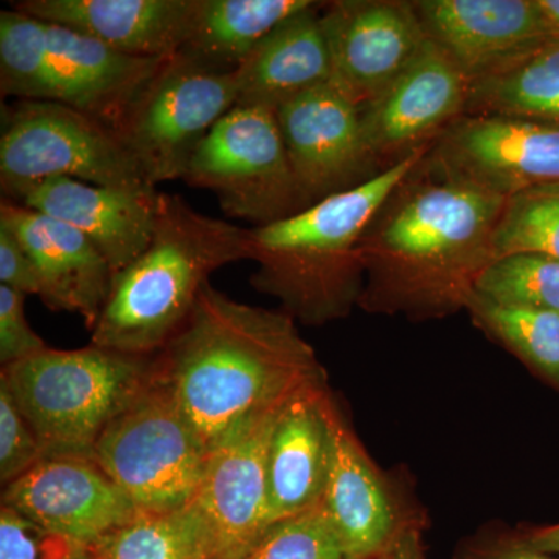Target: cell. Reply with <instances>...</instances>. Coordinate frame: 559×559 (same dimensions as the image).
Here are the masks:
<instances>
[{
  "label": "cell",
  "mask_w": 559,
  "mask_h": 559,
  "mask_svg": "<svg viewBox=\"0 0 559 559\" xmlns=\"http://www.w3.org/2000/svg\"><path fill=\"white\" fill-rule=\"evenodd\" d=\"M46 457L5 382L0 380V480L3 487L20 479Z\"/></svg>",
  "instance_id": "1f68e13d"
},
{
  "label": "cell",
  "mask_w": 559,
  "mask_h": 559,
  "mask_svg": "<svg viewBox=\"0 0 559 559\" xmlns=\"http://www.w3.org/2000/svg\"><path fill=\"white\" fill-rule=\"evenodd\" d=\"M320 24L329 46L331 81L360 108L380 97L428 43L414 2H323Z\"/></svg>",
  "instance_id": "4fadbf2b"
},
{
  "label": "cell",
  "mask_w": 559,
  "mask_h": 559,
  "mask_svg": "<svg viewBox=\"0 0 559 559\" xmlns=\"http://www.w3.org/2000/svg\"><path fill=\"white\" fill-rule=\"evenodd\" d=\"M24 294L0 285V364L9 367L47 349L25 318Z\"/></svg>",
  "instance_id": "d6a6232c"
},
{
  "label": "cell",
  "mask_w": 559,
  "mask_h": 559,
  "mask_svg": "<svg viewBox=\"0 0 559 559\" xmlns=\"http://www.w3.org/2000/svg\"><path fill=\"white\" fill-rule=\"evenodd\" d=\"M373 559H423L417 530L404 527L395 543Z\"/></svg>",
  "instance_id": "e575fe53"
},
{
  "label": "cell",
  "mask_w": 559,
  "mask_h": 559,
  "mask_svg": "<svg viewBox=\"0 0 559 559\" xmlns=\"http://www.w3.org/2000/svg\"><path fill=\"white\" fill-rule=\"evenodd\" d=\"M474 322L559 390L558 312L503 307L474 290L466 301Z\"/></svg>",
  "instance_id": "484cf974"
},
{
  "label": "cell",
  "mask_w": 559,
  "mask_h": 559,
  "mask_svg": "<svg viewBox=\"0 0 559 559\" xmlns=\"http://www.w3.org/2000/svg\"><path fill=\"white\" fill-rule=\"evenodd\" d=\"M240 260H248V229L160 191L148 248L114 275L91 344L157 355L186 325L210 275Z\"/></svg>",
  "instance_id": "277c9868"
},
{
  "label": "cell",
  "mask_w": 559,
  "mask_h": 559,
  "mask_svg": "<svg viewBox=\"0 0 559 559\" xmlns=\"http://www.w3.org/2000/svg\"><path fill=\"white\" fill-rule=\"evenodd\" d=\"M0 131V186L5 200L58 176L103 187L148 186L116 131L62 103L3 105Z\"/></svg>",
  "instance_id": "ba28073f"
},
{
  "label": "cell",
  "mask_w": 559,
  "mask_h": 559,
  "mask_svg": "<svg viewBox=\"0 0 559 559\" xmlns=\"http://www.w3.org/2000/svg\"><path fill=\"white\" fill-rule=\"evenodd\" d=\"M0 559H95L94 551L79 540L51 532L0 507Z\"/></svg>",
  "instance_id": "4dcf8cb0"
},
{
  "label": "cell",
  "mask_w": 559,
  "mask_h": 559,
  "mask_svg": "<svg viewBox=\"0 0 559 559\" xmlns=\"http://www.w3.org/2000/svg\"><path fill=\"white\" fill-rule=\"evenodd\" d=\"M426 36L469 81L549 43L536 0H418Z\"/></svg>",
  "instance_id": "e0dca14e"
},
{
  "label": "cell",
  "mask_w": 559,
  "mask_h": 559,
  "mask_svg": "<svg viewBox=\"0 0 559 559\" xmlns=\"http://www.w3.org/2000/svg\"><path fill=\"white\" fill-rule=\"evenodd\" d=\"M95 559H205L183 511L142 514L92 549Z\"/></svg>",
  "instance_id": "f1b7e54d"
},
{
  "label": "cell",
  "mask_w": 559,
  "mask_h": 559,
  "mask_svg": "<svg viewBox=\"0 0 559 559\" xmlns=\"http://www.w3.org/2000/svg\"><path fill=\"white\" fill-rule=\"evenodd\" d=\"M469 84L457 64L428 40L409 68L360 108L364 139L378 170L432 145L465 116Z\"/></svg>",
  "instance_id": "5bb4252c"
},
{
  "label": "cell",
  "mask_w": 559,
  "mask_h": 559,
  "mask_svg": "<svg viewBox=\"0 0 559 559\" xmlns=\"http://www.w3.org/2000/svg\"><path fill=\"white\" fill-rule=\"evenodd\" d=\"M476 559H559L555 555L543 554L522 546L521 543L510 544V546H500L496 549L484 551Z\"/></svg>",
  "instance_id": "8d00e7d4"
},
{
  "label": "cell",
  "mask_w": 559,
  "mask_h": 559,
  "mask_svg": "<svg viewBox=\"0 0 559 559\" xmlns=\"http://www.w3.org/2000/svg\"><path fill=\"white\" fill-rule=\"evenodd\" d=\"M336 407L325 381L307 385L280 411L267 451L272 524L316 509L333 460Z\"/></svg>",
  "instance_id": "d6986e66"
},
{
  "label": "cell",
  "mask_w": 559,
  "mask_h": 559,
  "mask_svg": "<svg viewBox=\"0 0 559 559\" xmlns=\"http://www.w3.org/2000/svg\"><path fill=\"white\" fill-rule=\"evenodd\" d=\"M157 366L209 454L246 419L325 381L294 319L207 285Z\"/></svg>",
  "instance_id": "7a4b0ae2"
},
{
  "label": "cell",
  "mask_w": 559,
  "mask_h": 559,
  "mask_svg": "<svg viewBox=\"0 0 559 559\" xmlns=\"http://www.w3.org/2000/svg\"><path fill=\"white\" fill-rule=\"evenodd\" d=\"M323 2L286 17L235 69L237 106L277 112L285 103L333 76L329 46L320 24Z\"/></svg>",
  "instance_id": "603a6c76"
},
{
  "label": "cell",
  "mask_w": 559,
  "mask_h": 559,
  "mask_svg": "<svg viewBox=\"0 0 559 559\" xmlns=\"http://www.w3.org/2000/svg\"><path fill=\"white\" fill-rule=\"evenodd\" d=\"M469 114L559 123V43L549 40L506 68L471 81L465 116Z\"/></svg>",
  "instance_id": "d4e9b609"
},
{
  "label": "cell",
  "mask_w": 559,
  "mask_h": 559,
  "mask_svg": "<svg viewBox=\"0 0 559 559\" xmlns=\"http://www.w3.org/2000/svg\"><path fill=\"white\" fill-rule=\"evenodd\" d=\"M39 22L46 49L60 73L64 105L112 131L167 61L121 53L83 33Z\"/></svg>",
  "instance_id": "44dd1931"
},
{
  "label": "cell",
  "mask_w": 559,
  "mask_h": 559,
  "mask_svg": "<svg viewBox=\"0 0 559 559\" xmlns=\"http://www.w3.org/2000/svg\"><path fill=\"white\" fill-rule=\"evenodd\" d=\"M430 156L474 186L509 198L539 187L559 186V123L469 114L448 128Z\"/></svg>",
  "instance_id": "8fae6325"
},
{
  "label": "cell",
  "mask_w": 559,
  "mask_h": 559,
  "mask_svg": "<svg viewBox=\"0 0 559 559\" xmlns=\"http://www.w3.org/2000/svg\"><path fill=\"white\" fill-rule=\"evenodd\" d=\"M0 285L24 296H39L35 264L16 235L3 224H0Z\"/></svg>",
  "instance_id": "836d02e7"
},
{
  "label": "cell",
  "mask_w": 559,
  "mask_h": 559,
  "mask_svg": "<svg viewBox=\"0 0 559 559\" xmlns=\"http://www.w3.org/2000/svg\"><path fill=\"white\" fill-rule=\"evenodd\" d=\"M277 120L290 167L312 205L381 175L364 139L360 106L333 81L285 103Z\"/></svg>",
  "instance_id": "7c38bea8"
},
{
  "label": "cell",
  "mask_w": 559,
  "mask_h": 559,
  "mask_svg": "<svg viewBox=\"0 0 559 559\" xmlns=\"http://www.w3.org/2000/svg\"><path fill=\"white\" fill-rule=\"evenodd\" d=\"M474 290L503 307L559 314V261L533 253L492 260Z\"/></svg>",
  "instance_id": "83f0119b"
},
{
  "label": "cell",
  "mask_w": 559,
  "mask_h": 559,
  "mask_svg": "<svg viewBox=\"0 0 559 559\" xmlns=\"http://www.w3.org/2000/svg\"><path fill=\"white\" fill-rule=\"evenodd\" d=\"M159 194L153 186L103 187L58 176L25 187L7 201L75 227L116 275L148 248Z\"/></svg>",
  "instance_id": "2e32d148"
},
{
  "label": "cell",
  "mask_w": 559,
  "mask_h": 559,
  "mask_svg": "<svg viewBox=\"0 0 559 559\" xmlns=\"http://www.w3.org/2000/svg\"><path fill=\"white\" fill-rule=\"evenodd\" d=\"M2 506L94 549L140 511L90 457L50 455L3 487Z\"/></svg>",
  "instance_id": "9a60e30c"
},
{
  "label": "cell",
  "mask_w": 559,
  "mask_h": 559,
  "mask_svg": "<svg viewBox=\"0 0 559 559\" xmlns=\"http://www.w3.org/2000/svg\"><path fill=\"white\" fill-rule=\"evenodd\" d=\"M157 355H127L92 344L80 349L47 348L2 367L0 380L46 457L92 459L102 433L153 380Z\"/></svg>",
  "instance_id": "5b68a950"
},
{
  "label": "cell",
  "mask_w": 559,
  "mask_h": 559,
  "mask_svg": "<svg viewBox=\"0 0 559 559\" xmlns=\"http://www.w3.org/2000/svg\"><path fill=\"white\" fill-rule=\"evenodd\" d=\"M0 224L27 250L39 278V299L55 312H76L92 331L112 286L114 272L80 230L2 200Z\"/></svg>",
  "instance_id": "ac0fdd59"
},
{
  "label": "cell",
  "mask_w": 559,
  "mask_h": 559,
  "mask_svg": "<svg viewBox=\"0 0 559 559\" xmlns=\"http://www.w3.org/2000/svg\"><path fill=\"white\" fill-rule=\"evenodd\" d=\"M183 182L212 191L227 218L267 226L311 207L290 167L277 112L235 106L194 153Z\"/></svg>",
  "instance_id": "9c48e42d"
},
{
  "label": "cell",
  "mask_w": 559,
  "mask_h": 559,
  "mask_svg": "<svg viewBox=\"0 0 559 559\" xmlns=\"http://www.w3.org/2000/svg\"><path fill=\"white\" fill-rule=\"evenodd\" d=\"M506 201L448 170L428 151L360 238V307L418 318L465 308L495 260L492 235Z\"/></svg>",
  "instance_id": "6da1fadb"
},
{
  "label": "cell",
  "mask_w": 559,
  "mask_h": 559,
  "mask_svg": "<svg viewBox=\"0 0 559 559\" xmlns=\"http://www.w3.org/2000/svg\"><path fill=\"white\" fill-rule=\"evenodd\" d=\"M319 506L347 559L378 557L404 530L380 473L340 412L334 417L329 481Z\"/></svg>",
  "instance_id": "7402d4cb"
},
{
  "label": "cell",
  "mask_w": 559,
  "mask_h": 559,
  "mask_svg": "<svg viewBox=\"0 0 559 559\" xmlns=\"http://www.w3.org/2000/svg\"><path fill=\"white\" fill-rule=\"evenodd\" d=\"M520 543L528 549L559 557V524L528 533Z\"/></svg>",
  "instance_id": "d590c367"
},
{
  "label": "cell",
  "mask_w": 559,
  "mask_h": 559,
  "mask_svg": "<svg viewBox=\"0 0 559 559\" xmlns=\"http://www.w3.org/2000/svg\"><path fill=\"white\" fill-rule=\"evenodd\" d=\"M92 460L142 514H173L200 488L209 452L157 366L156 374L102 433Z\"/></svg>",
  "instance_id": "8992f818"
},
{
  "label": "cell",
  "mask_w": 559,
  "mask_h": 559,
  "mask_svg": "<svg viewBox=\"0 0 559 559\" xmlns=\"http://www.w3.org/2000/svg\"><path fill=\"white\" fill-rule=\"evenodd\" d=\"M242 559H347L325 513L305 511L280 521Z\"/></svg>",
  "instance_id": "f546056e"
},
{
  "label": "cell",
  "mask_w": 559,
  "mask_h": 559,
  "mask_svg": "<svg viewBox=\"0 0 559 559\" xmlns=\"http://www.w3.org/2000/svg\"><path fill=\"white\" fill-rule=\"evenodd\" d=\"M547 40L559 43V0H536Z\"/></svg>",
  "instance_id": "74e56055"
},
{
  "label": "cell",
  "mask_w": 559,
  "mask_h": 559,
  "mask_svg": "<svg viewBox=\"0 0 559 559\" xmlns=\"http://www.w3.org/2000/svg\"><path fill=\"white\" fill-rule=\"evenodd\" d=\"M496 259L533 253L559 261V186L522 191L503 204L495 235Z\"/></svg>",
  "instance_id": "4316f807"
},
{
  "label": "cell",
  "mask_w": 559,
  "mask_h": 559,
  "mask_svg": "<svg viewBox=\"0 0 559 559\" xmlns=\"http://www.w3.org/2000/svg\"><path fill=\"white\" fill-rule=\"evenodd\" d=\"M11 9L142 58H170L186 44L194 0H17Z\"/></svg>",
  "instance_id": "ffe728a7"
},
{
  "label": "cell",
  "mask_w": 559,
  "mask_h": 559,
  "mask_svg": "<svg viewBox=\"0 0 559 559\" xmlns=\"http://www.w3.org/2000/svg\"><path fill=\"white\" fill-rule=\"evenodd\" d=\"M430 146L377 178L316 202L289 218L248 229L250 285L282 301V312L310 325L342 319L359 305L366 266L359 242L374 213Z\"/></svg>",
  "instance_id": "3957f363"
},
{
  "label": "cell",
  "mask_w": 559,
  "mask_h": 559,
  "mask_svg": "<svg viewBox=\"0 0 559 559\" xmlns=\"http://www.w3.org/2000/svg\"><path fill=\"white\" fill-rule=\"evenodd\" d=\"M237 103L235 70L178 51L132 103L116 134L148 186L182 180L201 143Z\"/></svg>",
  "instance_id": "52a82bcc"
},
{
  "label": "cell",
  "mask_w": 559,
  "mask_h": 559,
  "mask_svg": "<svg viewBox=\"0 0 559 559\" xmlns=\"http://www.w3.org/2000/svg\"><path fill=\"white\" fill-rule=\"evenodd\" d=\"M283 404L246 419L210 452L200 488L182 510L205 559H242L274 525L267 451Z\"/></svg>",
  "instance_id": "30bf717a"
},
{
  "label": "cell",
  "mask_w": 559,
  "mask_h": 559,
  "mask_svg": "<svg viewBox=\"0 0 559 559\" xmlns=\"http://www.w3.org/2000/svg\"><path fill=\"white\" fill-rule=\"evenodd\" d=\"M312 0H194L182 53L221 70H235L260 40Z\"/></svg>",
  "instance_id": "cb8c5ba5"
}]
</instances>
